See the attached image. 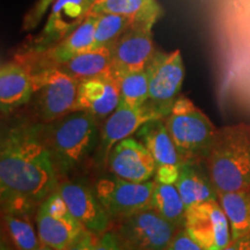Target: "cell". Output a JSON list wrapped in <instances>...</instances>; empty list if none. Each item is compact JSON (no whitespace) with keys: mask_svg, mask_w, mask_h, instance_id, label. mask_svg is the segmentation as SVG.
<instances>
[{"mask_svg":"<svg viewBox=\"0 0 250 250\" xmlns=\"http://www.w3.org/2000/svg\"><path fill=\"white\" fill-rule=\"evenodd\" d=\"M42 123L19 122L1 133L2 212L33 214L59 186V175L41 133Z\"/></svg>","mask_w":250,"mask_h":250,"instance_id":"obj_1","label":"cell"},{"mask_svg":"<svg viewBox=\"0 0 250 250\" xmlns=\"http://www.w3.org/2000/svg\"><path fill=\"white\" fill-rule=\"evenodd\" d=\"M205 166L218 193L250 188V125L217 129Z\"/></svg>","mask_w":250,"mask_h":250,"instance_id":"obj_2","label":"cell"},{"mask_svg":"<svg viewBox=\"0 0 250 250\" xmlns=\"http://www.w3.org/2000/svg\"><path fill=\"white\" fill-rule=\"evenodd\" d=\"M43 142L58 175H66L85 161L98 143V120L89 112L74 110L42 123Z\"/></svg>","mask_w":250,"mask_h":250,"instance_id":"obj_3","label":"cell"},{"mask_svg":"<svg viewBox=\"0 0 250 250\" xmlns=\"http://www.w3.org/2000/svg\"><path fill=\"white\" fill-rule=\"evenodd\" d=\"M166 127L182 161H205L217 129L191 100L179 96L167 117Z\"/></svg>","mask_w":250,"mask_h":250,"instance_id":"obj_4","label":"cell"},{"mask_svg":"<svg viewBox=\"0 0 250 250\" xmlns=\"http://www.w3.org/2000/svg\"><path fill=\"white\" fill-rule=\"evenodd\" d=\"M33 72L34 110L41 123L56 121L76 107L79 80L59 70L58 67L41 68Z\"/></svg>","mask_w":250,"mask_h":250,"instance_id":"obj_5","label":"cell"},{"mask_svg":"<svg viewBox=\"0 0 250 250\" xmlns=\"http://www.w3.org/2000/svg\"><path fill=\"white\" fill-rule=\"evenodd\" d=\"M155 179L137 183L118 179L102 177L96 181L94 191L111 219L123 220L138 212L153 208V190Z\"/></svg>","mask_w":250,"mask_h":250,"instance_id":"obj_6","label":"cell"},{"mask_svg":"<svg viewBox=\"0 0 250 250\" xmlns=\"http://www.w3.org/2000/svg\"><path fill=\"white\" fill-rule=\"evenodd\" d=\"M147 70L149 74L147 104L166 118L179 99L186 74L181 51H156Z\"/></svg>","mask_w":250,"mask_h":250,"instance_id":"obj_7","label":"cell"},{"mask_svg":"<svg viewBox=\"0 0 250 250\" xmlns=\"http://www.w3.org/2000/svg\"><path fill=\"white\" fill-rule=\"evenodd\" d=\"M35 223L42 245L55 250H66L86 230L68 210L58 190L39 206Z\"/></svg>","mask_w":250,"mask_h":250,"instance_id":"obj_8","label":"cell"},{"mask_svg":"<svg viewBox=\"0 0 250 250\" xmlns=\"http://www.w3.org/2000/svg\"><path fill=\"white\" fill-rule=\"evenodd\" d=\"M184 229L203 250H223L232 240L229 221L218 199L188 208Z\"/></svg>","mask_w":250,"mask_h":250,"instance_id":"obj_9","label":"cell"},{"mask_svg":"<svg viewBox=\"0 0 250 250\" xmlns=\"http://www.w3.org/2000/svg\"><path fill=\"white\" fill-rule=\"evenodd\" d=\"M177 230L154 208H148L121 220L116 234L132 250H166Z\"/></svg>","mask_w":250,"mask_h":250,"instance_id":"obj_10","label":"cell"},{"mask_svg":"<svg viewBox=\"0 0 250 250\" xmlns=\"http://www.w3.org/2000/svg\"><path fill=\"white\" fill-rule=\"evenodd\" d=\"M89 0H56L43 30L30 46V54L45 51L73 33L90 15Z\"/></svg>","mask_w":250,"mask_h":250,"instance_id":"obj_11","label":"cell"},{"mask_svg":"<svg viewBox=\"0 0 250 250\" xmlns=\"http://www.w3.org/2000/svg\"><path fill=\"white\" fill-rule=\"evenodd\" d=\"M152 29L151 27H131L111 45V73L115 78L148 66L156 52Z\"/></svg>","mask_w":250,"mask_h":250,"instance_id":"obj_12","label":"cell"},{"mask_svg":"<svg viewBox=\"0 0 250 250\" xmlns=\"http://www.w3.org/2000/svg\"><path fill=\"white\" fill-rule=\"evenodd\" d=\"M142 143L147 147L155 162V181L175 184L180 174L181 160L164 120L148 122L138 130Z\"/></svg>","mask_w":250,"mask_h":250,"instance_id":"obj_13","label":"cell"},{"mask_svg":"<svg viewBox=\"0 0 250 250\" xmlns=\"http://www.w3.org/2000/svg\"><path fill=\"white\" fill-rule=\"evenodd\" d=\"M109 170L118 179L143 183L155 179V162L145 145L139 140L125 138L109 153Z\"/></svg>","mask_w":250,"mask_h":250,"instance_id":"obj_14","label":"cell"},{"mask_svg":"<svg viewBox=\"0 0 250 250\" xmlns=\"http://www.w3.org/2000/svg\"><path fill=\"white\" fill-rule=\"evenodd\" d=\"M154 120H164V117L147 103L143 107L132 108L121 102L116 110L103 123L99 144L101 160L107 162L109 153L117 143L129 138L132 133L138 132L143 125Z\"/></svg>","mask_w":250,"mask_h":250,"instance_id":"obj_15","label":"cell"},{"mask_svg":"<svg viewBox=\"0 0 250 250\" xmlns=\"http://www.w3.org/2000/svg\"><path fill=\"white\" fill-rule=\"evenodd\" d=\"M57 190L71 213L86 229L96 235L107 232L111 218L104 210L94 189L83 183L66 181L59 183Z\"/></svg>","mask_w":250,"mask_h":250,"instance_id":"obj_16","label":"cell"},{"mask_svg":"<svg viewBox=\"0 0 250 250\" xmlns=\"http://www.w3.org/2000/svg\"><path fill=\"white\" fill-rule=\"evenodd\" d=\"M120 103V83L111 72L79 81L74 110L89 112L99 122L110 116Z\"/></svg>","mask_w":250,"mask_h":250,"instance_id":"obj_17","label":"cell"},{"mask_svg":"<svg viewBox=\"0 0 250 250\" xmlns=\"http://www.w3.org/2000/svg\"><path fill=\"white\" fill-rule=\"evenodd\" d=\"M33 72L23 61L7 62L0 68V109L2 114L17 110L30 102Z\"/></svg>","mask_w":250,"mask_h":250,"instance_id":"obj_18","label":"cell"},{"mask_svg":"<svg viewBox=\"0 0 250 250\" xmlns=\"http://www.w3.org/2000/svg\"><path fill=\"white\" fill-rule=\"evenodd\" d=\"M95 24L96 14H90L79 28H77L73 33L65 37L64 40H62L57 44L45 50V51L33 55L37 57L36 70L57 67L76 57L81 52L92 49Z\"/></svg>","mask_w":250,"mask_h":250,"instance_id":"obj_19","label":"cell"},{"mask_svg":"<svg viewBox=\"0 0 250 250\" xmlns=\"http://www.w3.org/2000/svg\"><path fill=\"white\" fill-rule=\"evenodd\" d=\"M186 208L218 199L205 161H182L180 174L175 182Z\"/></svg>","mask_w":250,"mask_h":250,"instance_id":"obj_20","label":"cell"},{"mask_svg":"<svg viewBox=\"0 0 250 250\" xmlns=\"http://www.w3.org/2000/svg\"><path fill=\"white\" fill-rule=\"evenodd\" d=\"M112 13L127 18L134 26L154 27L161 18L162 8L156 0H99L90 14Z\"/></svg>","mask_w":250,"mask_h":250,"instance_id":"obj_21","label":"cell"},{"mask_svg":"<svg viewBox=\"0 0 250 250\" xmlns=\"http://www.w3.org/2000/svg\"><path fill=\"white\" fill-rule=\"evenodd\" d=\"M111 45L87 50L57 66L77 80H86L111 72Z\"/></svg>","mask_w":250,"mask_h":250,"instance_id":"obj_22","label":"cell"},{"mask_svg":"<svg viewBox=\"0 0 250 250\" xmlns=\"http://www.w3.org/2000/svg\"><path fill=\"white\" fill-rule=\"evenodd\" d=\"M218 202L229 221L232 239L250 232V188L219 192Z\"/></svg>","mask_w":250,"mask_h":250,"instance_id":"obj_23","label":"cell"},{"mask_svg":"<svg viewBox=\"0 0 250 250\" xmlns=\"http://www.w3.org/2000/svg\"><path fill=\"white\" fill-rule=\"evenodd\" d=\"M153 208L177 229H183L187 208L175 184L155 181L153 190Z\"/></svg>","mask_w":250,"mask_h":250,"instance_id":"obj_24","label":"cell"},{"mask_svg":"<svg viewBox=\"0 0 250 250\" xmlns=\"http://www.w3.org/2000/svg\"><path fill=\"white\" fill-rule=\"evenodd\" d=\"M8 236L17 250H35L42 245L37 228L26 212H2Z\"/></svg>","mask_w":250,"mask_h":250,"instance_id":"obj_25","label":"cell"},{"mask_svg":"<svg viewBox=\"0 0 250 250\" xmlns=\"http://www.w3.org/2000/svg\"><path fill=\"white\" fill-rule=\"evenodd\" d=\"M121 90V102L132 108H139L148 102L149 74L147 67L145 70L129 72L118 78Z\"/></svg>","mask_w":250,"mask_h":250,"instance_id":"obj_26","label":"cell"},{"mask_svg":"<svg viewBox=\"0 0 250 250\" xmlns=\"http://www.w3.org/2000/svg\"><path fill=\"white\" fill-rule=\"evenodd\" d=\"M131 27H134V24L129 19L122 15L112 13L96 14L92 49L112 45Z\"/></svg>","mask_w":250,"mask_h":250,"instance_id":"obj_27","label":"cell"},{"mask_svg":"<svg viewBox=\"0 0 250 250\" xmlns=\"http://www.w3.org/2000/svg\"><path fill=\"white\" fill-rule=\"evenodd\" d=\"M55 1L56 0H37L36 4L31 7L23 19V29L30 30L39 26L46 11L51 7Z\"/></svg>","mask_w":250,"mask_h":250,"instance_id":"obj_28","label":"cell"},{"mask_svg":"<svg viewBox=\"0 0 250 250\" xmlns=\"http://www.w3.org/2000/svg\"><path fill=\"white\" fill-rule=\"evenodd\" d=\"M94 250H132L118 237L116 233L105 232L98 237Z\"/></svg>","mask_w":250,"mask_h":250,"instance_id":"obj_29","label":"cell"},{"mask_svg":"<svg viewBox=\"0 0 250 250\" xmlns=\"http://www.w3.org/2000/svg\"><path fill=\"white\" fill-rule=\"evenodd\" d=\"M166 250H203L197 243L193 241L189 234L186 232V229L177 230L175 234L174 239L171 240L169 246Z\"/></svg>","mask_w":250,"mask_h":250,"instance_id":"obj_30","label":"cell"},{"mask_svg":"<svg viewBox=\"0 0 250 250\" xmlns=\"http://www.w3.org/2000/svg\"><path fill=\"white\" fill-rule=\"evenodd\" d=\"M96 241V234L86 229L66 250H94Z\"/></svg>","mask_w":250,"mask_h":250,"instance_id":"obj_31","label":"cell"},{"mask_svg":"<svg viewBox=\"0 0 250 250\" xmlns=\"http://www.w3.org/2000/svg\"><path fill=\"white\" fill-rule=\"evenodd\" d=\"M223 250H250V232L232 239Z\"/></svg>","mask_w":250,"mask_h":250,"instance_id":"obj_32","label":"cell"},{"mask_svg":"<svg viewBox=\"0 0 250 250\" xmlns=\"http://www.w3.org/2000/svg\"><path fill=\"white\" fill-rule=\"evenodd\" d=\"M1 250H11V249H9L8 245H7V242L4 241V239L1 240Z\"/></svg>","mask_w":250,"mask_h":250,"instance_id":"obj_33","label":"cell"},{"mask_svg":"<svg viewBox=\"0 0 250 250\" xmlns=\"http://www.w3.org/2000/svg\"><path fill=\"white\" fill-rule=\"evenodd\" d=\"M35 250H55V249H52V248H50V247H48V246H45V245H41L39 248L37 249H35Z\"/></svg>","mask_w":250,"mask_h":250,"instance_id":"obj_34","label":"cell"},{"mask_svg":"<svg viewBox=\"0 0 250 250\" xmlns=\"http://www.w3.org/2000/svg\"><path fill=\"white\" fill-rule=\"evenodd\" d=\"M89 1H90V4L94 5V4H95L96 1H99V0H89ZM92 7H93V6H92Z\"/></svg>","mask_w":250,"mask_h":250,"instance_id":"obj_35","label":"cell"}]
</instances>
